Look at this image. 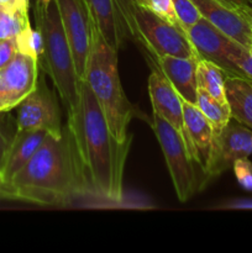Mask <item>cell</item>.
Masks as SVG:
<instances>
[{"label": "cell", "instance_id": "obj_1", "mask_svg": "<svg viewBox=\"0 0 252 253\" xmlns=\"http://www.w3.org/2000/svg\"><path fill=\"white\" fill-rule=\"evenodd\" d=\"M67 115V127L76 146L88 197L121 203L124 172L133 136L124 142L114 137L85 81L81 82V95L76 109Z\"/></svg>", "mask_w": 252, "mask_h": 253}, {"label": "cell", "instance_id": "obj_2", "mask_svg": "<svg viewBox=\"0 0 252 253\" xmlns=\"http://www.w3.org/2000/svg\"><path fill=\"white\" fill-rule=\"evenodd\" d=\"M12 200L39 205H67L88 197L76 146L68 127L61 137L47 135L29 162L9 183Z\"/></svg>", "mask_w": 252, "mask_h": 253}, {"label": "cell", "instance_id": "obj_3", "mask_svg": "<svg viewBox=\"0 0 252 253\" xmlns=\"http://www.w3.org/2000/svg\"><path fill=\"white\" fill-rule=\"evenodd\" d=\"M84 81L98 100L114 137L120 142L131 137L127 128L137 108L130 103L121 86L118 51L110 47L95 26Z\"/></svg>", "mask_w": 252, "mask_h": 253}, {"label": "cell", "instance_id": "obj_4", "mask_svg": "<svg viewBox=\"0 0 252 253\" xmlns=\"http://www.w3.org/2000/svg\"><path fill=\"white\" fill-rule=\"evenodd\" d=\"M35 17L42 36L43 49L41 58L44 62V69L51 77L67 113H71L79 101L82 79L77 74L73 54L64 34L56 0H51L44 6L36 5Z\"/></svg>", "mask_w": 252, "mask_h": 253}, {"label": "cell", "instance_id": "obj_5", "mask_svg": "<svg viewBox=\"0 0 252 253\" xmlns=\"http://www.w3.org/2000/svg\"><path fill=\"white\" fill-rule=\"evenodd\" d=\"M130 36L147 48L155 61L175 56L200 61L187 34L156 15L138 0H116Z\"/></svg>", "mask_w": 252, "mask_h": 253}, {"label": "cell", "instance_id": "obj_6", "mask_svg": "<svg viewBox=\"0 0 252 253\" xmlns=\"http://www.w3.org/2000/svg\"><path fill=\"white\" fill-rule=\"evenodd\" d=\"M152 128L162 148L175 194L179 202H187L200 185L195 172V162L179 132L157 113L152 115Z\"/></svg>", "mask_w": 252, "mask_h": 253}, {"label": "cell", "instance_id": "obj_7", "mask_svg": "<svg viewBox=\"0 0 252 253\" xmlns=\"http://www.w3.org/2000/svg\"><path fill=\"white\" fill-rule=\"evenodd\" d=\"M187 36L200 59L212 62L226 76L242 77L235 66L234 59L244 51L245 47L226 36L207 19L200 17L197 24L187 30Z\"/></svg>", "mask_w": 252, "mask_h": 253}, {"label": "cell", "instance_id": "obj_8", "mask_svg": "<svg viewBox=\"0 0 252 253\" xmlns=\"http://www.w3.org/2000/svg\"><path fill=\"white\" fill-rule=\"evenodd\" d=\"M79 79H85L94 22L84 0H56Z\"/></svg>", "mask_w": 252, "mask_h": 253}, {"label": "cell", "instance_id": "obj_9", "mask_svg": "<svg viewBox=\"0 0 252 253\" xmlns=\"http://www.w3.org/2000/svg\"><path fill=\"white\" fill-rule=\"evenodd\" d=\"M252 155V130L235 121H229L219 133H212L211 148L203 174L208 180L232 167L239 158Z\"/></svg>", "mask_w": 252, "mask_h": 253}, {"label": "cell", "instance_id": "obj_10", "mask_svg": "<svg viewBox=\"0 0 252 253\" xmlns=\"http://www.w3.org/2000/svg\"><path fill=\"white\" fill-rule=\"evenodd\" d=\"M46 131L48 135L61 137L63 128L61 126V114L53 94L43 83L19 104L17 131Z\"/></svg>", "mask_w": 252, "mask_h": 253}, {"label": "cell", "instance_id": "obj_11", "mask_svg": "<svg viewBox=\"0 0 252 253\" xmlns=\"http://www.w3.org/2000/svg\"><path fill=\"white\" fill-rule=\"evenodd\" d=\"M148 93L152 103L153 113H157L161 118L165 119L168 124L173 126L179 132L194 160V150L188 135L187 126L184 123V111H183V99L177 93L168 79L163 76L158 68L151 72L148 78ZM197 165V163H195Z\"/></svg>", "mask_w": 252, "mask_h": 253}, {"label": "cell", "instance_id": "obj_12", "mask_svg": "<svg viewBox=\"0 0 252 253\" xmlns=\"http://www.w3.org/2000/svg\"><path fill=\"white\" fill-rule=\"evenodd\" d=\"M202 17L245 48L252 47V26L241 10L221 0H193Z\"/></svg>", "mask_w": 252, "mask_h": 253}, {"label": "cell", "instance_id": "obj_13", "mask_svg": "<svg viewBox=\"0 0 252 253\" xmlns=\"http://www.w3.org/2000/svg\"><path fill=\"white\" fill-rule=\"evenodd\" d=\"M39 66L36 58L17 51L12 61L1 69L6 89L5 111L19 106V104L37 88Z\"/></svg>", "mask_w": 252, "mask_h": 253}, {"label": "cell", "instance_id": "obj_14", "mask_svg": "<svg viewBox=\"0 0 252 253\" xmlns=\"http://www.w3.org/2000/svg\"><path fill=\"white\" fill-rule=\"evenodd\" d=\"M89 7L94 26L115 51H119L124 41L128 39L127 25L119 10L116 0H84Z\"/></svg>", "mask_w": 252, "mask_h": 253}, {"label": "cell", "instance_id": "obj_15", "mask_svg": "<svg viewBox=\"0 0 252 253\" xmlns=\"http://www.w3.org/2000/svg\"><path fill=\"white\" fill-rule=\"evenodd\" d=\"M198 59L175 56H162L157 58V68L168 79L180 98L187 103H198Z\"/></svg>", "mask_w": 252, "mask_h": 253}, {"label": "cell", "instance_id": "obj_16", "mask_svg": "<svg viewBox=\"0 0 252 253\" xmlns=\"http://www.w3.org/2000/svg\"><path fill=\"white\" fill-rule=\"evenodd\" d=\"M184 123L188 135L194 150V160L202 172L207 165L212 141V127L207 116L200 111L197 105L183 100Z\"/></svg>", "mask_w": 252, "mask_h": 253}, {"label": "cell", "instance_id": "obj_17", "mask_svg": "<svg viewBox=\"0 0 252 253\" xmlns=\"http://www.w3.org/2000/svg\"><path fill=\"white\" fill-rule=\"evenodd\" d=\"M48 133L46 131H25L16 132L10 146L6 163L2 169L5 182L9 184L11 178L29 162L30 158L35 155Z\"/></svg>", "mask_w": 252, "mask_h": 253}, {"label": "cell", "instance_id": "obj_18", "mask_svg": "<svg viewBox=\"0 0 252 253\" xmlns=\"http://www.w3.org/2000/svg\"><path fill=\"white\" fill-rule=\"evenodd\" d=\"M225 95L231 118L252 130V81L225 76Z\"/></svg>", "mask_w": 252, "mask_h": 253}, {"label": "cell", "instance_id": "obj_19", "mask_svg": "<svg viewBox=\"0 0 252 253\" xmlns=\"http://www.w3.org/2000/svg\"><path fill=\"white\" fill-rule=\"evenodd\" d=\"M225 76L220 67L207 59H200L197 67L198 86L207 90L217 101L226 104L225 95Z\"/></svg>", "mask_w": 252, "mask_h": 253}, {"label": "cell", "instance_id": "obj_20", "mask_svg": "<svg viewBox=\"0 0 252 253\" xmlns=\"http://www.w3.org/2000/svg\"><path fill=\"white\" fill-rule=\"evenodd\" d=\"M197 106L207 116L212 127V133H219L231 120V111L229 104H222L212 98L207 90L198 86Z\"/></svg>", "mask_w": 252, "mask_h": 253}, {"label": "cell", "instance_id": "obj_21", "mask_svg": "<svg viewBox=\"0 0 252 253\" xmlns=\"http://www.w3.org/2000/svg\"><path fill=\"white\" fill-rule=\"evenodd\" d=\"M29 26V11H9L0 7V40L15 39Z\"/></svg>", "mask_w": 252, "mask_h": 253}, {"label": "cell", "instance_id": "obj_22", "mask_svg": "<svg viewBox=\"0 0 252 253\" xmlns=\"http://www.w3.org/2000/svg\"><path fill=\"white\" fill-rule=\"evenodd\" d=\"M15 39H16L17 51L30 54V56H32L40 62L43 46H42L41 32H40L39 29L32 30V27L29 26Z\"/></svg>", "mask_w": 252, "mask_h": 253}, {"label": "cell", "instance_id": "obj_23", "mask_svg": "<svg viewBox=\"0 0 252 253\" xmlns=\"http://www.w3.org/2000/svg\"><path fill=\"white\" fill-rule=\"evenodd\" d=\"M140 2L146 5L148 9L152 10L156 15L162 17L163 20L169 22L170 25H173L174 27H177V29L185 32L182 24H180L179 19H178L177 12H175L174 6H173L172 0H141Z\"/></svg>", "mask_w": 252, "mask_h": 253}, {"label": "cell", "instance_id": "obj_24", "mask_svg": "<svg viewBox=\"0 0 252 253\" xmlns=\"http://www.w3.org/2000/svg\"><path fill=\"white\" fill-rule=\"evenodd\" d=\"M172 2L175 12H177L178 19H179L180 24H182L183 29L185 30V34H187V30L194 24H197L202 15H200L199 10L195 6L193 0H172Z\"/></svg>", "mask_w": 252, "mask_h": 253}, {"label": "cell", "instance_id": "obj_25", "mask_svg": "<svg viewBox=\"0 0 252 253\" xmlns=\"http://www.w3.org/2000/svg\"><path fill=\"white\" fill-rule=\"evenodd\" d=\"M235 177L244 189L252 192V162L249 157L239 158L232 165Z\"/></svg>", "mask_w": 252, "mask_h": 253}, {"label": "cell", "instance_id": "obj_26", "mask_svg": "<svg viewBox=\"0 0 252 253\" xmlns=\"http://www.w3.org/2000/svg\"><path fill=\"white\" fill-rule=\"evenodd\" d=\"M17 53L16 39L0 40V69L5 68Z\"/></svg>", "mask_w": 252, "mask_h": 253}, {"label": "cell", "instance_id": "obj_27", "mask_svg": "<svg viewBox=\"0 0 252 253\" xmlns=\"http://www.w3.org/2000/svg\"><path fill=\"white\" fill-rule=\"evenodd\" d=\"M235 66L240 71L244 78L252 81V54L247 48H245L236 58L234 59Z\"/></svg>", "mask_w": 252, "mask_h": 253}, {"label": "cell", "instance_id": "obj_28", "mask_svg": "<svg viewBox=\"0 0 252 253\" xmlns=\"http://www.w3.org/2000/svg\"><path fill=\"white\" fill-rule=\"evenodd\" d=\"M0 7L9 11H15V10L29 11V0H0Z\"/></svg>", "mask_w": 252, "mask_h": 253}, {"label": "cell", "instance_id": "obj_29", "mask_svg": "<svg viewBox=\"0 0 252 253\" xmlns=\"http://www.w3.org/2000/svg\"><path fill=\"white\" fill-rule=\"evenodd\" d=\"M12 141L7 140L6 136L0 131V172L2 173V169L5 167V163H6L7 155H9L10 146H11Z\"/></svg>", "mask_w": 252, "mask_h": 253}, {"label": "cell", "instance_id": "obj_30", "mask_svg": "<svg viewBox=\"0 0 252 253\" xmlns=\"http://www.w3.org/2000/svg\"><path fill=\"white\" fill-rule=\"evenodd\" d=\"M5 105H6V89H5L4 78L0 69V113L5 111Z\"/></svg>", "mask_w": 252, "mask_h": 253}, {"label": "cell", "instance_id": "obj_31", "mask_svg": "<svg viewBox=\"0 0 252 253\" xmlns=\"http://www.w3.org/2000/svg\"><path fill=\"white\" fill-rule=\"evenodd\" d=\"M0 193H1V194L4 195L5 199H10V200H12L11 194H10L9 184H7V183L5 182L4 175H2V173H1V172H0Z\"/></svg>", "mask_w": 252, "mask_h": 253}, {"label": "cell", "instance_id": "obj_32", "mask_svg": "<svg viewBox=\"0 0 252 253\" xmlns=\"http://www.w3.org/2000/svg\"><path fill=\"white\" fill-rule=\"evenodd\" d=\"M221 1L225 2V4L230 5V6L236 7V9H239V7H242V6H252L251 0H221Z\"/></svg>", "mask_w": 252, "mask_h": 253}, {"label": "cell", "instance_id": "obj_33", "mask_svg": "<svg viewBox=\"0 0 252 253\" xmlns=\"http://www.w3.org/2000/svg\"><path fill=\"white\" fill-rule=\"evenodd\" d=\"M240 10H241L242 14L246 16V19L249 20L250 24H251L252 26V6H242L240 7Z\"/></svg>", "mask_w": 252, "mask_h": 253}, {"label": "cell", "instance_id": "obj_34", "mask_svg": "<svg viewBox=\"0 0 252 253\" xmlns=\"http://www.w3.org/2000/svg\"><path fill=\"white\" fill-rule=\"evenodd\" d=\"M51 0H36L37 6H44V5H48Z\"/></svg>", "mask_w": 252, "mask_h": 253}, {"label": "cell", "instance_id": "obj_35", "mask_svg": "<svg viewBox=\"0 0 252 253\" xmlns=\"http://www.w3.org/2000/svg\"><path fill=\"white\" fill-rule=\"evenodd\" d=\"M0 199H5V197L1 194V193H0Z\"/></svg>", "mask_w": 252, "mask_h": 253}, {"label": "cell", "instance_id": "obj_36", "mask_svg": "<svg viewBox=\"0 0 252 253\" xmlns=\"http://www.w3.org/2000/svg\"><path fill=\"white\" fill-rule=\"evenodd\" d=\"M249 51H250V53H251V54H252V47H251V48H250V49H249Z\"/></svg>", "mask_w": 252, "mask_h": 253}, {"label": "cell", "instance_id": "obj_37", "mask_svg": "<svg viewBox=\"0 0 252 253\" xmlns=\"http://www.w3.org/2000/svg\"><path fill=\"white\" fill-rule=\"evenodd\" d=\"M138 1H141V0H138Z\"/></svg>", "mask_w": 252, "mask_h": 253}, {"label": "cell", "instance_id": "obj_38", "mask_svg": "<svg viewBox=\"0 0 252 253\" xmlns=\"http://www.w3.org/2000/svg\"><path fill=\"white\" fill-rule=\"evenodd\" d=\"M251 2H252V0H251Z\"/></svg>", "mask_w": 252, "mask_h": 253}]
</instances>
